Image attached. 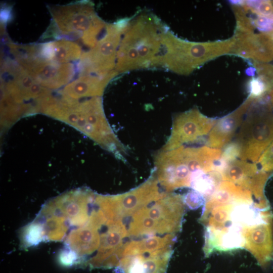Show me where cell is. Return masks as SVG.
<instances>
[{"label": "cell", "mask_w": 273, "mask_h": 273, "mask_svg": "<svg viewBox=\"0 0 273 273\" xmlns=\"http://www.w3.org/2000/svg\"><path fill=\"white\" fill-rule=\"evenodd\" d=\"M221 150L206 145L201 147L180 146L161 149L155 159L153 174L166 192L190 188L194 179L201 173L214 170L220 157Z\"/></svg>", "instance_id": "1"}, {"label": "cell", "mask_w": 273, "mask_h": 273, "mask_svg": "<svg viewBox=\"0 0 273 273\" xmlns=\"http://www.w3.org/2000/svg\"><path fill=\"white\" fill-rule=\"evenodd\" d=\"M164 30L156 18L148 14L129 22L118 49L115 71L123 73L158 66Z\"/></svg>", "instance_id": "2"}, {"label": "cell", "mask_w": 273, "mask_h": 273, "mask_svg": "<svg viewBox=\"0 0 273 273\" xmlns=\"http://www.w3.org/2000/svg\"><path fill=\"white\" fill-rule=\"evenodd\" d=\"M185 206L183 196L166 192L126 217L128 238L136 240L176 235L181 229Z\"/></svg>", "instance_id": "3"}, {"label": "cell", "mask_w": 273, "mask_h": 273, "mask_svg": "<svg viewBox=\"0 0 273 273\" xmlns=\"http://www.w3.org/2000/svg\"><path fill=\"white\" fill-rule=\"evenodd\" d=\"M234 42L233 36L215 41H188L164 30L158 66H164L179 74L188 75L209 61L230 54Z\"/></svg>", "instance_id": "4"}, {"label": "cell", "mask_w": 273, "mask_h": 273, "mask_svg": "<svg viewBox=\"0 0 273 273\" xmlns=\"http://www.w3.org/2000/svg\"><path fill=\"white\" fill-rule=\"evenodd\" d=\"M241 160L257 163L273 142V109L269 97L253 100L234 140Z\"/></svg>", "instance_id": "5"}, {"label": "cell", "mask_w": 273, "mask_h": 273, "mask_svg": "<svg viewBox=\"0 0 273 273\" xmlns=\"http://www.w3.org/2000/svg\"><path fill=\"white\" fill-rule=\"evenodd\" d=\"M176 236H155L131 240L124 247L119 273H166Z\"/></svg>", "instance_id": "6"}, {"label": "cell", "mask_w": 273, "mask_h": 273, "mask_svg": "<svg viewBox=\"0 0 273 273\" xmlns=\"http://www.w3.org/2000/svg\"><path fill=\"white\" fill-rule=\"evenodd\" d=\"M54 12V20L62 31L69 35L76 33L83 43L94 48L101 38L100 33L107 26L90 6H68Z\"/></svg>", "instance_id": "7"}, {"label": "cell", "mask_w": 273, "mask_h": 273, "mask_svg": "<svg viewBox=\"0 0 273 273\" xmlns=\"http://www.w3.org/2000/svg\"><path fill=\"white\" fill-rule=\"evenodd\" d=\"M216 120L203 115L196 108L177 114L173 118L171 134L162 149L169 150L199 142L208 135Z\"/></svg>", "instance_id": "8"}, {"label": "cell", "mask_w": 273, "mask_h": 273, "mask_svg": "<svg viewBox=\"0 0 273 273\" xmlns=\"http://www.w3.org/2000/svg\"><path fill=\"white\" fill-rule=\"evenodd\" d=\"M128 21L123 20L115 24L107 25L105 32L96 46L85 54L88 62L86 72H95L100 75H107L114 72L118 49Z\"/></svg>", "instance_id": "9"}, {"label": "cell", "mask_w": 273, "mask_h": 273, "mask_svg": "<svg viewBox=\"0 0 273 273\" xmlns=\"http://www.w3.org/2000/svg\"><path fill=\"white\" fill-rule=\"evenodd\" d=\"M273 221L245 227V248L265 268L273 261Z\"/></svg>", "instance_id": "10"}, {"label": "cell", "mask_w": 273, "mask_h": 273, "mask_svg": "<svg viewBox=\"0 0 273 273\" xmlns=\"http://www.w3.org/2000/svg\"><path fill=\"white\" fill-rule=\"evenodd\" d=\"M254 99L248 96L235 111L217 119L208 135L206 145L220 149L230 143L241 125L245 114Z\"/></svg>", "instance_id": "11"}, {"label": "cell", "mask_w": 273, "mask_h": 273, "mask_svg": "<svg viewBox=\"0 0 273 273\" xmlns=\"http://www.w3.org/2000/svg\"><path fill=\"white\" fill-rule=\"evenodd\" d=\"M235 42L231 55L254 62L269 63L273 60L265 32L259 33L235 32Z\"/></svg>", "instance_id": "12"}, {"label": "cell", "mask_w": 273, "mask_h": 273, "mask_svg": "<svg viewBox=\"0 0 273 273\" xmlns=\"http://www.w3.org/2000/svg\"><path fill=\"white\" fill-rule=\"evenodd\" d=\"M260 170L256 163L236 159L229 163L223 170L222 180L231 182L250 192L253 196L262 185Z\"/></svg>", "instance_id": "13"}, {"label": "cell", "mask_w": 273, "mask_h": 273, "mask_svg": "<svg viewBox=\"0 0 273 273\" xmlns=\"http://www.w3.org/2000/svg\"><path fill=\"white\" fill-rule=\"evenodd\" d=\"M239 4L246 11L258 16L273 17V1H247Z\"/></svg>", "instance_id": "14"}, {"label": "cell", "mask_w": 273, "mask_h": 273, "mask_svg": "<svg viewBox=\"0 0 273 273\" xmlns=\"http://www.w3.org/2000/svg\"><path fill=\"white\" fill-rule=\"evenodd\" d=\"M249 89V96L254 99L265 97L270 92L265 83L258 77L250 80Z\"/></svg>", "instance_id": "15"}, {"label": "cell", "mask_w": 273, "mask_h": 273, "mask_svg": "<svg viewBox=\"0 0 273 273\" xmlns=\"http://www.w3.org/2000/svg\"><path fill=\"white\" fill-rule=\"evenodd\" d=\"M240 155V148L238 143L231 141L227 144L221 151L220 160L223 162L229 163L238 159Z\"/></svg>", "instance_id": "16"}, {"label": "cell", "mask_w": 273, "mask_h": 273, "mask_svg": "<svg viewBox=\"0 0 273 273\" xmlns=\"http://www.w3.org/2000/svg\"><path fill=\"white\" fill-rule=\"evenodd\" d=\"M257 163L260 169L267 173H273V142L264 151Z\"/></svg>", "instance_id": "17"}, {"label": "cell", "mask_w": 273, "mask_h": 273, "mask_svg": "<svg viewBox=\"0 0 273 273\" xmlns=\"http://www.w3.org/2000/svg\"><path fill=\"white\" fill-rule=\"evenodd\" d=\"M185 205L191 209L199 208L206 202L205 198L198 192L191 190L183 196Z\"/></svg>", "instance_id": "18"}, {"label": "cell", "mask_w": 273, "mask_h": 273, "mask_svg": "<svg viewBox=\"0 0 273 273\" xmlns=\"http://www.w3.org/2000/svg\"><path fill=\"white\" fill-rule=\"evenodd\" d=\"M268 95L269 101L273 109V89L269 92Z\"/></svg>", "instance_id": "19"}, {"label": "cell", "mask_w": 273, "mask_h": 273, "mask_svg": "<svg viewBox=\"0 0 273 273\" xmlns=\"http://www.w3.org/2000/svg\"><path fill=\"white\" fill-rule=\"evenodd\" d=\"M272 71H273V65L272 64Z\"/></svg>", "instance_id": "20"}]
</instances>
